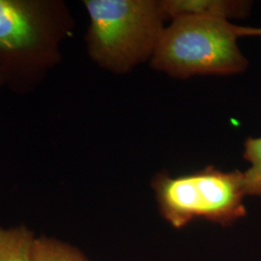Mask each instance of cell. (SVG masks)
<instances>
[{"instance_id": "30bf717a", "label": "cell", "mask_w": 261, "mask_h": 261, "mask_svg": "<svg viewBox=\"0 0 261 261\" xmlns=\"http://www.w3.org/2000/svg\"><path fill=\"white\" fill-rule=\"evenodd\" d=\"M2 88H5V86H4V81H3V77H2L1 73H0V89H2Z\"/></svg>"}, {"instance_id": "277c9868", "label": "cell", "mask_w": 261, "mask_h": 261, "mask_svg": "<svg viewBox=\"0 0 261 261\" xmlns=\"http://www.w3.org/2000/svg\"><path fill=\"white\" fill-rule=\"evenodd\" d=\"M152 188L161 214L175 228L196 219L228 225L246 215L244 174L238 170L207 167L177 176L161 172Z\"/></svg>"}, {"instance_id": "5b68a950", "label": "cell", "mask_w": 261, "mask_h": 261, "mask_svg": "<svg viewBox=\"0 0 261 261\" xmlns=\"http://www.w3.org/2000/svg\"><path fill=\"white\" fill-rule=\"evenodd\" d=\"M161 4L168 19L184 15L243 19L249 16L252 6L251 1L243 0H163Z\"/></svg>"}, {"instance_id": "ba28073f", "label": "cell", "mask_w": 261, "mask_h": 261, "mask_svg": "<svg viewBox=\"0 0 261 261\" xmlns=\"http://www.w3.org/2000/svg\"><path fill=\"white\" fill-rule=\"evenodd\" d=\"M243 157L251 166L243 172L246 195L261 197V137L246 140Z\"/></svg>"}, {"instance_id": "52a82bcc", "label": "cell", "mask_w": 261, "mask_h": 261, "mask_svg": "<svg viewBox=\"0 0 261 261\" xmlns=\"http://www.w3.org/2000/svg\"><path fill=\"white\" fill-rule=\"evenodd\" d=\"M33 261H89L79 248L46 235L36 236Z\"/></svg>"}, {"instance_id": "3957f363", "label": "cell", "mask_w": 261, "mask_h": 261, "mask_svg": "<svg viewBox=\"0 0 261 261\" xmlns=\"http://www.w3.org/2000/svg\"><path fill=\"white\" fill-rule=\"evenodd\" d=\"M239 25L227 19L184 15L165 28L151 65L171 76L236 75L249 66L237 45Z\"/></svg>"}, {"instance_id": "6da1fadb", "label": "cell", "mask_w": 261, "mask_h": 261, "mask_svg": "<svg viewBox=\"0 0 261 261\" xmlns=\"http://www.w3.org/2000/svg\"><path fill=\"white\" fill-rule=\"evenodd\" d=\"M75 28L63 0H0V73L18 95L38 89L62 60Z\"/></svg>"}, {"instance_id": "8992f818", "label": "cell", "mask_w": 261, "mask_h": 261, "mask_svg": "<svg viewBox=\"0 0 261 261\" xmlns=\"http://www.w3.org/2000/svg\"><path fill=\"white\" fill-rule=\"evenodd\" d=\"M36 235L24 224L0 225V261H33Z\"/></svg>"}, {"instance_id": "9c48e42d", "label": "cell", "mask_w": 261, "mask_h": 261, "mask_svg": "<svg viewBox=\"0 0 261 261\" xmlns=\"http://www.w3.org/2000/svg\"><path fill=\"white\" fill-rule=\"evenodd\" d=\"M238 31L241 37L244 36H258L261 37V28H250V27H240Z\"/></svg>"}, {"instance_id": "7a4b0ae2", "label": "cell", "mask_w": 261, "mask_h": 261, "mask_svg": "<svg viewBox=\"0 0 261 261\" xmlns=\"http://www.w3.org/2000/svg\"><path fill=\"white\" fill-rule=\"evenodd\" d=\"M89 18L85 34L90 59L121 75L151 59L168 19L161 1L84 0Z\"/></svg>"}]
</instances>
